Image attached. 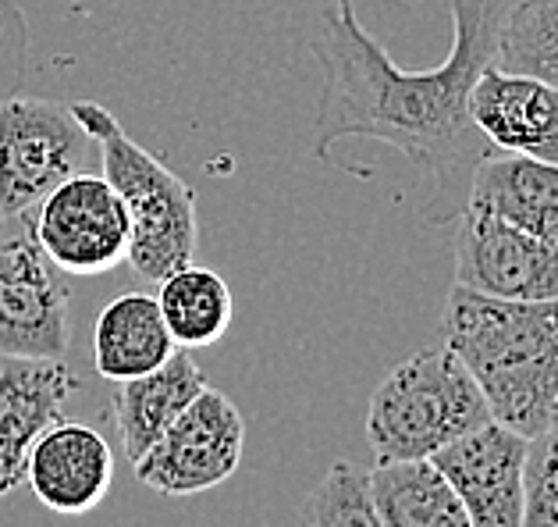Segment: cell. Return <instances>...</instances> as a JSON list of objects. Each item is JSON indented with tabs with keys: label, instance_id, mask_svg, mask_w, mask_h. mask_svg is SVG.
<instances>
[{
	"label": "cell",
	"instance_id": "6da1fadb",
	"mask_svg": "<svg viewBox=\"0 0 558 527\" xmlns=\"http://www.w3.org/2000/svg\"><path fill=\"white\" fill-rule=\"evenodd\" d=\"M512 0H448L452 50L438 69L405 72L363 29L356 0H331L313 39L324 89L313 118V154L331 160L342 140L395 146L420 179V218L452 225L466 211L470 179L492 143L470 118V89L495 64V39Z\"/></svg>",
	"mask_w": 558,
	"mask_h": 527
},
{
	"label": "cell",
	"instance_id": "7a4b0ae2",
	"mask_svg": "<svg viewBox=\"0 0 558 527\" xmlns=\"http://www.w3.org/2000/svg\"><path fill=\"white\" fill-rule=\"evenodd\" d=\"M441 343L476 378L492 421L523 439L558 424V300H498L452 286Z\"/></svg>",
	"mask_w": 558,
	"mask_h": 527
},
{
	"label": "cell",
	"instance_id": "3957f363",
	"mask_svg": "<svg viewBox=\"0 0 558 527\" xmlns=\"http://www.w3.org/2000/svg\"><path fill=\"white\" fill-rule=\"evenodd\" d=\"M75 121L97 143L104 179L118 189L132 218L129 264L146 282H160L196 256V189L165 160L140 146L104 104H72Z\"/></svg>",
	"mask_w": 558,
	"mask_h": 527
},
{
	"label": "cell",
	"instance_id": "277c9868",
	"mask_svg": "<svg viewBox=\"0 0 558 527\" xmlns=\"http://www.w3.org/2000/svg\"><path fill=\"white\" fill-rule=\"evenodd\" d=\"M492 421L484 392L452 349L427 346L374 388L366 442L377 464L430 459L448 442Z\"/></svg>",
	"mask_w": 558,
	"mask_h": 527
},
{
	"label": "cell",
	"instance_id": "5b68a950",
	"mask_svg": "<svg viewBox=\"0 0 558 527\" xmlns=\"http://www.w3.org/2000/svg\"><path fill=\"white\" fill-rule=\"evenodd\" d=\"M97 143L78 125L72 107L15 93L0 104V211L25 221L53 185L89 171Z\"/></svg>",
	"mask_w": 558,
	"mask_h": 527
},
{
	"label": "cell",
	"instance_id": "8992f818",
	"mask_svg": "<svg viewBox=\"0 0 558 527\" xmlns=\"http://www.w3.org/2000/svg\"><path fill=\"white\" fill-rule=\"evenodd\" d=\"M61 275L97 278L129 261L132 218L118 189L93 171L68 175L22 221Z\"/></svg>",
	"mask_w": 558,
	"mask_h": 527
},
{
	"label": "cell",
	"instance_id": "52a82bcc",
	"mask_svg": "<svg viewBox=\"0 0 558 527\" xmlns=\"http://www.w3.org/2000/svg\"><path fill=\"white\" fill-rule=\"evenodd\" d=\"M246 421L225 392L203 388L132 470L160 495H199L225 484L242 464Z\"/></svg>",
	"mask_w": 558,
	"mask_h": 527
},
{
	"label": "cell",
	"instance_id": "ba28073f",
	"mask_svg": "<svg viewBox=\"0 0 558 527\" xmlns=\"http://www.w3.org/2000/svg\"><path fill=\"white\" fill-rule=\"evenodd\" d=\"M72 321L61 272L36 247L29 228L0 239V357L61 360Z\"/></svg>",
	"mask_w": 558,
	"mask_h": 527
},
{
	"label": "cell",
	"instance_id": "9c48e42d",
	"mask_svg": "<svg viewBox=\"0 0 558 527\" xmlns=\"http://www.w3.org/2000/svg\"><path fill=\"white\" fill-rule=\"evenodd\" d=\"M456 286L498 300H558V232L537 236L492 214L462 211Z\"/></svg>",
	"mask_w": 558,
	"mask_h": 527
},
{
	"label": "cell",
	"instance_id": "30bf717a",
	"mask_svg": "<svg viewBox=\"0 0 558 527\" xmlns=\"http://www.w3.org/2000/svg\"><path fill=\"white\" fill-rule=\"evenodd\" d=\"M473 527H523L526 439L498 421L466 431L430 456Z\"/></svg>",
	"mask_w": 558,
	"mask_h": 527
},
{
	"label": "cell",
	"instance_id": "8fae6325",
	"mask_svg": "<svg viewBox=\"0 0 558 527\" xmlns=\"http://www.w3.org/2000/svg\"><path fill=\"white\" fill-rule=\"evenodd\" d=\"M78 378L61 360L0 357V499L25 481V459L50 424L64 421Z\"/></svg>",
	"mask_w": 558,
	"mask_h": 527
},
{
	"label": "cell",
	"instance_id": "7c38bea8",
	"mask_svg": "<svg viewBox=\"0 0 558 527\" xmlns=\"http://www.w3.org/2000/svg\"><path fill=\"white\" fill-rule=\"evenodd\" d=\"M25 484L50 513L83 517L111 495L114 453L97 428L58 421L29 450Z\"/></svg>",
	"mask_w": 558,
	"mask_h": 527
},
{
	"label": "cell",
	"instance_id": "4fadbf2b",
	"mask_svg": "<svg viewBox=\"0 0 558 527\" xmlns=\"http://www.w3.org/2000/svg\"><path fill=\"white\" fill-rule=\"evenodd\" d=\"M470 118L492 151L558 165V89L541 79L487 64L470 89Z\"/></svg>",
	"mask_w": 558,
	"mask_h": 527
},
{
	"label": "cell",
	"instance_id": "5bb4252c",
	"mask_svg": "<svg viewBox=\"0 0 558 527\" xmlns=\"http://www.w3.org/2000/svg\"><path fill=\"white\" fill-rule=\"evenodd\" d=\"M466 211L492 214L526 232H558V165L492 151L470 179Z\"/></svg>",
	"mask_w": 558,
	"mask_h": 527
},
{
	"label": "cell",
	"instance_id": "9a60e30c",
	"mask_svg": "<svg viewBox=\"0 0 558 527\" xmlns=\"http://www.w3.org/2000/svg\"><path fill=\"white\" fill-rule=\"evenodd\" d=\"M203 388H207V374H203L189 349H174V357L160 363L157 371L129 378V382H114L111 403L121 431V450H125L129 464H135L149 445L165 435L174 417Z\"/></svg>",
	"mask_w": 558,
	"mask_h": 527
},
{
	"label": "cell",
	"instance_id": "2e32d148",
	"mask_svg": "<svg viewBox=\"0 0 558 527\" xmlns=\"http://www.w3.org/2000/svg\"><path fill=\"white\" fill-rule=\"evenodd\" d=\"M174 339L160 318L157 296L125 292L111 300L93 328V363L107 382H129L174 357Z\"/></svg>",
	"mask_w": 558,
	"mask_h": 527
},
{
	"label": "cell",
	"instance_id": "e0dca14e",
	"mask_svg": "<svg viewBox=\"0 0 558 527\" xmlns=\"http://www.w3.org/2000/svg\"><path fill=\"white\" fill-rule=\"evenodd\" d=\"M366 489L385 527H473L456 489L430 459L374 464Z\"/></svg>",
	"mask_w": 558,
	"mask_h": 527
},
{
	"label": "cell",
	"instance_id": "ac0fdd59",
	"mask_svg": "<svg viewBox=\"0 0 558 527\" xmlns=\"http://www.w3.org/2000/svg\"><path fill=\"white\" fill-rule=\"evenodd\" d=\"M157 286L160 318L179 349H203L228 335L231 318H235V296L217 272L185 264L160 278Z\"/></svg>",
	"mask_w": 558,
	"mask_h": 527
},
{
	"label": "cell",
	"instance_id": "d6986e66",
	"mask_svg": "<svg viewBox=\"0 0 558 527\" xmlns=\"http://www.w3.org/2000/svg\"><path fill=\"white\" fill-rule=\"evenodd\" d=\"M495 64L558 89V0H512L498 25Z\"/></svg>",
	"mask_w": 558,
	"mask_h": 527
},
{
	"label": "cell",
	"instance_id": "ffe728a7",
	"mask_svg": "<svg viewBox=\"0 0 558 527\" xmlns=\"http://www.w3.org/2000/svg\"><path fill=\"white\" fill-rule=\"evenodd\" d=\"M303 527H385L374 510L366 470L335 459L303 506Z\"/></svg>",
	"mask_w": 558,
	"mask_h": 527
},
{
	"label": "cell",
	"instance_id": "44dd1931",
	"mask_svg": "<svg viewBox=\"0 0 558 527\" xmlns=\"http://www.w3.org/2000/svg\"><path fill=\"white\" fill-rule=\"evenodd\" d=\"M523 527H558V424L526 439Z\"/></svg>",
	"mask_w": 558,
	"mask_h": 527
},
{
	"label": "cell",
	"instance_id": "7402d4cb",
	"mask_svg": "<svg viewBox=\"0 0 558 527\" xmlns=\"http://www.w3.org/2000/svg\"><path fill=\"white\" fill-rule=\"evenodd\" d=\"M29 75V22L15 0H0V104L25 89Z\"/></svg>",
	"mask_w": 558,
	"mask_h": 527
},
{
	"label": "cell",
	"instance_id": "603a6c76",
	"mask_svg": "<svg viewBox=\"0 0 558 527\" xmlns=\"http://www.w3.org/2000/svg\"><path fill=\"white\" fill-rule=\"evenodd\" d=\"M8 225H11V218H8V214H4V211H0V239H4V236H8Z\"/></svg>",
	"mask_w": 558,
	"mask_h": 527
}]
</instances>
